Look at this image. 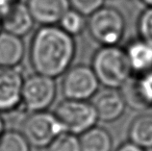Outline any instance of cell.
<instances>
[{
    "instance_id": "6da1fadb",
    "label": "cell",
    "mask_w": 152,
    "mask_h": 151,
    "mask_svg": "<svg viewBox=\"0 0 152 151\" xmlns=\"http://www.w3.org/2000/svg\"><path fill=\"white\" fill-rule=\"evenodd\" d=\"M76 54L74 37L59 25L42 26L31 39L29 60L36 73L56 78L71 66Z\"/></svg>"
},
{
    "instance_id": "7a4b0ae2",
    "label": "cell",
    "mask_w": 152,
    "mask_h": 151,
    "mask_svg": "<svg viewBox=\"0 0 152 151\" xmlns=\"http://www.w3.org/2000/svg\"><path fill=\"white\" fill-rule=\"evenodd\" d=\"M91 69L104 88L119 90L133 76L125 50L118 45L101 46L94 55Z\"/></svg>"
},
{
    "instance_id": "3957f363",
    "label": "cell",
    "mask_w": 152,
    "mask_h": 151,
    "mask_svg": "<svg viewBox=\"0 0 152 151\" xmlns=\"http://www.w3.org/2000/svg\"><path fill=\"white\" fill-rule=\"evenodd\" d=\"M126 22L123 15L111 6L101 7L87 19L91 37L101 46L118 45L125 33Z\"/></svg>"
},
{
    "instance_id": "277c9868",
    "label": "cell",
    "mask_w": 152,
    "mask_h": 151,
    "mask_svg": "<svg viewBox=\"0 0 152 151\" xmlns=\"http://www.w3.org/2000/svg\"><path fill=\"white\" fill-rule=\"evenodd\" d=\"M65 129L54 113L42 111L30 113L22 120L20 133L30 146L46 148Z\"/></svg>"
},
{
    "instance_id": "5b68a950",
    "label": "cell",
    "mask_w": 152,
    "mask_h": 151,
    "mask_svg": "<svg viewBox=\"0 0 152 151\" xmlns=\"http://www.w3.org/2000/svg\"><path fill=\"white\" fill-rule=\"evenodd\" d=\"M54 114L62 123L65 132L76 136L95 126L98 121L94 106L88 100L65 98L55 108Z\"/></svg>"
},
{
    "instance_id": "8992f818",
    "label": "cell",
    "mask_w": 152,
    "mask_h": 151,
    "mask_svg": "<svg viewBox=\"0 0 152 151\" xmlns=\"http://www.w3.org/2000/svg\"><path fill=\"white\" fill-rule=\"evenodd\" d=\"M57 91L55 78L35 72L24 78L20 105L29 114L46 111L54 103Z\"/></svg>"
},
{
    "instance_id": "52a82bcc",
    "label": "cell",
    "mask_w": 152,
    "mask_h": 151,
    "mask_svg": "<svg viewBox=\"0 0 152 151\" xmlns=\"http://www.w3.org/2000/svg\"><path fill=\"white\" fill-rule=\"evenodd\" d=\"M99 85L91 66L76 65L64 73L61 90L66 99L89 100L98 91Z\"/></svg>"
},
{
    "instance_id": "ba28073f",
    "label": "cell",
    "mask_w": 152,
    "mask_h": 151,
    "mask_svg": "<svg viewBox=\"0 0 152 151\" xmlns=\"http://www.w3.org/2000/svg\"><path fill=\"white\" fill-rule=\"evenodd\" d=\"M24 77L20 67H0V113H10L21 104Z\"/></svg>"
},
{
    "instance_id": "9c48e42d",
    "label": "cell",
    "mask_w": 152,
    "mask_h": 151,
    "mask_svg": "<svg viewBox=\"0 0 152 151\" xmlns=\"http://www.w3.org/2000/svg\"><path fill=\"white\" fill-rule=\"evenodd\" d=\"M93 105L96 111L98 120L103 122H114L119 120L126 109L121 90L117 89L104 88L98 90L93 97Z\"/></svg>"
},
{
    "instance_id": "30bf717a",
    "label": "cell",
    "mask_w": 152,
    "mask_h": 151,
    "mask_svg": "<svg viewBox=\"0 0 152 151\" xmlns=\"http://www.w3.org/2000/svg\"><path fill=\"white\" fill-rule=\"evenodd\" d=\"M26 5L35 22L42 26L58 25L70 9L69 0H27Z\"/></svg>"
},
{
    "instance_id": "8fae6325",
    "label": "cell",
    "mask_w": 152,
    "mask_h": 151,
    "mask_svg": "<svg viewBox=\"0 0 152 151\" xmlns=\"http://www.w3.org/2000/svg\"><path fill=\"white\" fill-rule=\"evenodd\" d=\"M35 20L26 3L18 1L12 5L1 17V29L18 37H24L32 31Z\"/></svg>"
},
{
    "instance_id": "7c38bea8",
    "label": "cell",
    "mask_w": 152,
    "mask_h": 151,
    "mask_svg": "<svg viewBox=\"0 0 152 151\" xmlns=\"http://www.w3.org/2000/svg\"><path fill=\"white\" fill-rule=\"evenodd\" d=\"M124 50L133 75L139 76L152 70V45L148 42L136 39L127 43Z\"/></svg>"
},
{
    "instance_id": "4fadbf2b",
    "label": "cell",
    "mask_w": 152,
    "mask_h": 151,
    "mask_svg": "<svg viewBox=\"0 0 152 151\" xmlns=\"http://www.w3.org/2000/svg\"><path fill=\"white\" fill-rule=\"evenodd\" d=\"M24 54L25 45L22 38L0 31V67L18 66Z\"/></svg>"
},
{
    "instance_id": "5bb4252c",
    "label": "cell",
    "mask_w": 152,
    "mask_h": 151,
    "mask_svg": "<svg viewBox=\"0 0 152 151\" xmlns=\"http://www.w3.org/2000/svg\"><path fill=\"white\" fill-rule=\"evenodd\" d=\"M129 142L145 149L152 148V114H142L131 121L128 128Z\"/></svg>"
},
{
    "instance_id": "9a60e30c",
    "label": "cell",
    "mask_w": 152,
    "mask_h": 151,
    "mask_svg": "<svg viewBox=\"0 0 152 151\" xmlns=\"http://www.w3.org/2000/svg\"><path fill=\"white\" fill-rule=\"evenodd\" d=\"M82 151H112L113 138L109 131L100 126H94L79 136Z\"/></svg>"
},
{
    "instance_id": "2e32d148",
    "label": "cell",
    "mask_w": 152,
    "mask_h": 151,
    "mask_svg": "<svg viewBox=\"0 0 152 151\" xmlns=\"http://www.w3.org/2000/svg\"><path fill=\"white\" fill-rule=\"evenodd\" d=\"M58 25L66 33L75 37L82 34L84 30L87 28V19L85 15L70 8L63 17Z\"/></svg>"
},
{
    "instance_id": "e0dca14e",
    "label": "cell",
    "mask_w": 152,
    "mask_h": 151,
    "mask_svg": "<svg viewBox=\"0 0 152 151\" xmlns=\"http://www.w3.org/2000/svg\"><path fill=\"white\" fill-rule=\"evenodd\" d=\"M0 151H30V144L18 131H5L0 137Z\"/></svg>"
},
{
    "instance_id": "ac0fdd59",
    "label": "cell",
    "mask_w": 152,
    "mask_h": 151,
    "mask_svg": "<svg viewBox=\"0 0 152 151\" xmlns=\"http://www.w3.org/2000/svg\"><path fill=\"white\" fill-rule=\"evenodd\" d=\"M136 87L143 109H152V70L136 76Z\"/></svg>"
},
{
    "instance_id": "d6986e66",
    "label": "cell",
    "mask_w": 152,
    "mask_h": 151,
    "mask_svg": "<svg viewBox=\"0 0 152 151\" xmlns=\"http://www.w3.org/2000/svg\"><path fill=\"white\" fill-rule=\"evenodd\" d=\"M46 151H82L79 136L64 132L47 146Z\"/></svg>"
},
{
    "instance_id": "ffe728a7",
    "label": "cell",
    "mask_w": 152,
    "mask_h": 151,
    "mask_svg": "<svg viewBox=\"0 0 152 151\" xmlns=\"http://www.w3.org/2000/svg\"><path fill=\"white\" fill-rule=\"evenodd\" d=\"M139 38L152 45V7H147L140 15L138 23Z\"/></svg>"
},
{
    "instance_id": "44dd1931",
    "label": "cell",
    "mask_w": 152,
    "mask_h": 151,
    "mask_svg": "<svg viewBox=\"0 0 152 151\" xmlns=\"http://www.w3.org/2000/svg\"><path fill=\"white\" fill-rule=\"evenodd\" d=\"M69 2L71 9L85 17H90L95 11L104 6L105 0H69Z\"/></svg>"
},
{
    "instance_id": "7402d4cb",
    "label": "cell",
    "mask_w": 152,
    "mask_h": 151,
    "mask_svg": "<svg viewBox=\"0 0 152 151\" xmlns=\"http://www.w3.org/2000/svg\"><path fill=\"white\" fill-rule=\"evenodd\" d=\"M115 151H146V149L140 147V146H138L137 144H135L131 142H126L119 145L115 149Z\"/></svg>"
},
{
    "instance_id": "603a6c76",
    "label": "cell",
    "mask_w": 152,
    "mask_h": 151,
    "mask_svg": "<svg viewBox=\"0 0 152 151\" xmlns=\"http://www.w3.org/2000/svg\"><path fill=\"white\" fill-rule=\"evenodd\" d=\"M18 1H20V0H0V14H1V17L12 5H14L15 3Z\"/></svg>"
},
{
    "instance_id": "cb8c5ba5",
    "label": "cell",
    "mask_w": 152,
    "mask_h": 151,
    "mask_svg": "<svg viewBox=\"0 0 152 151\" xmlns=\"http://www.w3.org/2000/svg\"><path fill=\"white\" fill-rule=\"evenodd\" d=\"M5 132V122H4L3 118L1 117V113H0V137L2 136V134Z\"/></svg>"
},
{
    "instance_id": "d4e9b609",
    "label": "cell",
    "mask_w": 152,
    "mask_h": 151,
    "mask_svg": "<svg viewBox=\"0 0 152 151\" xmlns=\"http://www.w3.org/2000/svg\"><path fill=\"white\" fill-rule=\"evenodd\" d=\"M146 7H152V0H141Z\"/></svg>"
},
{
    "instance_id": "484cf974",
    "label": "cell",
    "mask_w": 152,
    "mask_h": 151,
    "mask_svg": "<svg viewBox=\"0 0 152 151\" xmlns=\"http://www.w3.org/2000/svg\"><path fill=\"white\" fill-rule=\"evenodd\" d=\"M1 14H0V31H1Z\"/></svg>"
}]
</instances>
